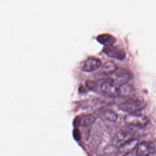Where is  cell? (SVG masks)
Listing matches in <instances>:
<instances>
[{
    "label": "cell",
    "instance_id": "obj_1",
    "mask_svg": "<svg viewBox=\"0 0 156 156\" xmlns=\"http://www.w3.org/2000/svg\"><path fill=\"white\" fill-rule=\"evenodd\" d=\"M146 105V104L143 99L132 96L121 103L119 105V108L129 113H135L143 109Z\"/></svg>",
    "mask_w": 156,
    "mask_h": 156
},
{
    "label": "cell",
    "instance_id": "obj_2",
    "mask_svg": "<svg viewBox=\"0 0 156 156\" xmlns=\"http://www.w3.org/2000/svg\"><path fill=\"white\" fill-rule=\"evenodd\" d=\"M124 121L128 126L140 129L144 128L149 122L146 115L137 112L129 113L125 115Z\"/></svg>",
    "mask_w": 156,
    "mask_h": 156
},
{
    "label": "cell",
    "instance_id": "obj_3",
    "mask_svg": "<svg viewBox=\"0 0 156 156\" xmlns=\"http://www.w3.org/2000/svg\"><path fill=\"white\" fill-rule=\"evenodd\" d=\"M135 133L131 129L126 127L121 128L116 132L112 139V144L119 147L129 140L134 138Z\"/></svg>",
    "mask_w": 156,
    "mask_h": 156
},
{
    "label": "cell",
    "instance_id": "obj_4",
    "mask_svg": "<svg viewBox=\"0 0 156 156\" xmlns=\"http://www.w3.org/2000/svg\"><path fill=\"white\" fill-rule=\"evenodd\" d=\"M121 85L116 83L107 78L100 85V90L108 97H121Z\"/></svg>",
    "mask_w": 156,
    "mask_h": 156
},
{
    "label": "cell",
    "instance_id": "obj_5",
    "mask_svg": "<svg viewBox=\"0 0 156 156\" xmlns=\"http://www.w3.org/2000/svg\"><path fill=\"white\" fill-rule=\"evenodd\" d=\"M133 77L132 73L127 69L117 68L115 71L108 77L110 80L118 84H123L128 82Z\"/></svg>",
    "mask_w": 156,
    "mask_h": 156
},
{
    "label": "cell",
    "instance_id": "obj_6",
    "mask_svg": "<svg viewBox=\"0 0 156 156\" xmlns=\"http://www.w3.org/2000/svg\"><path fill=\"white\" fill-rule=\"evenodd\" d=\"M136 154L138 156H148L155 153L153 141H142L138 143L136 148Z\"/></svg>",
    "mask_w": 156,
    "mask_h": 156
},
{
    "label": "cell",
    "instance_id": "obj_7",
    "mask_svg": "<svg viewBox=\"0 0 156 156\" xmlns=\"http://www.w3.org/2000/svg\"><path fill=\"white\" fill-rule=\"evenodd\" d=\"M103 51L108 57L118 60H123L126 57V53L124 49L113 45L105 46Z\"/></svg>",
    "mask_w": 156,
    "mask_h": 156
},
{
    "label": "cell",
    "instance_id": "obj_8",
    "mask_svg": "<svg viewBox=\"0 0 156 156\" xmlns=\"http://www.w3.org/2000/svg\"><path fill=\"white\" fill-rule=\"evenodd\" d=\"M102 65L101 60L97 57H90L86 58L82 64V68L85 71H93Z\"/></svg>",
    "mask_w": 156,
    "mask_h": 156
},
{
    "label": "cell",
    "instance_id": "obj_9",
    "mask_svg": "<svg viewBox=\"0 0 156 156\" xmlns=\"http://www.w3.org/2000/svg\"><path fill=\"white\" fill-rule=\"evenodd\" d=\"M138 144V140H136V138H133L118 147L119 152L121 154L126 155L128 153L132 151L134 149H135Z\"/></svg>",
    "mask_w": 156,
    "mask_h": 156
},
{
    "label": "cell",
    "instance_id": "obj_10",
    "mask_svg": "<svg viewBox=\"0 0 156 156\" xmlns=\"http://www.w3.org/2000/svg\"><path fill=\"white\" fill-rule=\"evenodd\" d=\"M96 116L92 113H86L80 115L77 118L79 125L82 126H88L93 124L96 120Z\"/></svg>",
    "mask_w": 156,
    "mask_h": 156
},
{
    "label": "cell",
    "instance_id": "obj_11",
    "mask_svg": "<svg viewBox=\"0 0 156 156\" xmlns=\"http://www.w3.org/2000/svg\"><path fill=\"white\" fill-rule=\"evenodd\" d=\"M99 116L103 120L115 122L118 118V114L111 109H105L99 113Z\"/></svg>",
    "mask_w": 156,
    "mask_h": 156
},
{
    "label": "cell",
    "instance_id": "obj_12",
    "mask_svg": "<svg viewBox=\"0 0 156 156\" xmlns=\"http://www.w3.org/2000/svg\"><path fill=\"white\" fill-rule=\"evenodd\" d=\"M97 40L105 46L113 45L116 41V38L110 34H101L97 36Z\"/></svg>",
    "mask_w": 156,
    "mask_h": 156
},
{
    "label": "cell",
    "instance_id": "obj_13",
    "mask_svg": "<svg viewBox=\"0 0 156 156\" xmlns=\"http://www.w3.org/2000/svg\"><path fill=\"white\" fill-rule=\"evenodd\" d=\"M101 66L102 67H101V72L102 73V74L107 75L108 76L112 74H113L118 68L116 64L115 63V62L110 60L105 62Z\"/></svg>",
    "mask_w": 156,
    "mask_h": 156
},
{
    "label": "cell",
    "instance_id": "obj_14",
    "mask_svg": "<svg viewBox=\"0 0 156 156\" xmlns=\"http://www.w3.org/2000/svg\"><path fill=\"white\" fill-rule=\"evenodd\" d=\"M152 141L154 143V147H155V152H156V140H154V141Z\"/></svg>",
    "mask_w": 156,
    "mask_h": 156
}]
</instances>
